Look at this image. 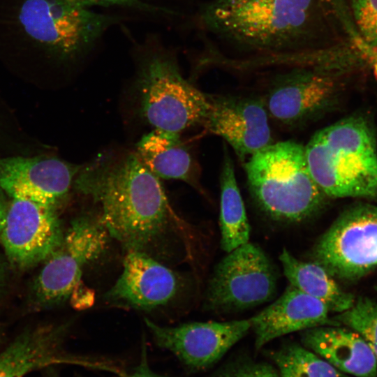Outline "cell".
<instances>
[{
  "instance_id": "1",
  "label": "cell",
  "mask_w": 377,
  "mask_h": 377,
  "mask_svg": "<svg viewBox=\"0 0 377 377\" xmlns=\"http://www.w3.org/2000/svg\"><path fill=\"white\" fill-rule=\"evenodd\" d=\"M195 20L209 60L240 71L311 62L353 45L323 0H208Z\"/></svg>"
},
{
  "instance_id": "2",
  "label": "cell",
  "mask_w": 377,
  "mask_h": 377,
  "mask_svg": "<svg viewBox=\"0 0 377 377\" xmlns=\"http://www.w3.org/2000/svg\"><path fill=\"white\" fill-rule=\"evenodd\" d=\"M73 186L101 207L110 237L127 252L148 253L174 216L159 178L135 151L101 154L81 165Z\"/></svg>"
},
{
  "instance_id": "3",
  "label": "cell",
  "mask_w": 377,
  "mask_h": 377,
  "mask_svg": "<svg viewBox=\"0 0 377 377\" xmlns=\"http://www.w3.org/2000/svg\"><path fill=\"white\" fill-rule=\"evenodd\" d=\"M304 147L310 172L327 198H377L376 141L365 118L342 119Z\"/></svg>"
},
{
  "instance_id": "4",
  "label": "cell",
  "mask_w": 377,
  "mask_h": 377,
  "mask_svg": "<svg viewBox=\"0 0 377 377\" xmlns=\"http://www.w3.org/2000/svg\"><path fill=\"white\" fill-rule=\"evenodd\" d=\"M244 163L253 198L273 220L300 223L325 207L327 197L310 172L302 145L273 142Z\"/></svg>"
},
{
  "instance_id": "5",
  "label": "cell",
  "mask_w": 377,
  "mask_h": 377,
  "mask_svg": "<svg viewBox=\"0 0 377 377\" xmlns=\"http://www.w3.org/2000/svg\"><path fill=\"white\" fill-rule=\"evenodd\" d=\"M134 89L140 117L154 129L180 133L202 124L209 110V95L188 82L175 56L162 48L140 55Z\"/></svg>"
},
{
  "instance_id": "6",
  "label": "cell",
  "mask_w": 377,
  "mask_h": 377,
  "mask_svg": "<svg viewBox=\"0 0 377 377\" xmlns=\"http://www.w3.org/2000/svg\"><path fill=\"white\" fill-rule=\"evenodd\" d=\"M18 18L33 41L62 61L85 55L119 20L67 0H24Z\"/></svg>"
},
{
  "instance_id": "7",
  "label": "cell",
  "mask_w": 377,
  "mask_h": 377,
  "mask_svg": "<svg viewBox=\"0 0 377 377\" xmlns=\"http://www.w3.org/2000/svg\"><path fill=\"white\" fill-rule=\"evenodd\" d=\"M110 238L99 216L82 215L73 220L34 281L35 306L52 307L69 298L84 269L103 254Z\"/></svg>"
},
{
  "instance_id": "8",
  "label": "cell",
  "mask_w": 377,
  "mask_h": 377,
  "mask_svg": "<svg viewBox=\"0 0 377 377\" xmlns=\"http://www.w3.org/2000/svg\"><path fill=\"white\" fill-rule=\"evenodd\" d=\"M275 268L265 251L248 242L223 258L208 281L205 308L228 313L264 304L276 293Z\"/></svg>"
},
{
  "instance_id": "9",
  "label": "cell",
  "mask_w": 377,
  "mask_h": 377,
  "mask_svg": "<svg viewBox=\"0 0 377 377\" xmlns=\"http://www.w3.org/2000/svg\"><path fill=\"white\" fill-rule=\"evenodd\" d=\"M279 69L272 79L265 105L277 121L302 124L318 117L335 102L341 81L350 75L328 64H297Z\"/></svg>"
},
{
  "instance_id": "10",
  "label": "cell",
  "mask_w": 377,
  "mask_h": 377,
  "mask_svg": "<svg viewBox=\"0 0 377 377\" xmlns=\"http://www.w3.org/2000/svg\"><path fill=\"white\" fill-rule=\"evenodd\" d=\"M310 258L334 279L353 281L377 266V206L343 212L319 238Z\"/></svg>"
},
{
  "instance_id": "11",
  "label": "cell",
  "mask_w": 377,
  "mask_h": 377,
  "mask_svg": "<svg viewBox=\"0 0 377 377\" xmlns=\"http://www.w3.org/2000/svg\"><path fill=\"white\" fill-rule=\"evenodd\" d=\"M57 209L27 200L8 202L0 237L15 267L29 269L43 263L59 245L64 230Z\"/></svg>"
},
{
  "instance_id": "12",
  "label": "cell",
  "mask_w": 377,
  "mask_h": 377,
  "mask_svg": "<svg viewBox=\"0 0 377 377\" xmlns=\"http://www.w3.org/2000/svg\"><path fill=\"white\" fill-rule=\"evenodd\" d=\"M156 344L191 369H207L218 362L251 329L249 319L193 322L162 326L145 318Z\"/></svg>"
},
{
  "instance_id": "13",
  "label": "cell",
  "mask_w": 377,
  "mask_h": 377,
  "mask_svg": "<svg viewBox=\"0 0 377 377\" xmlns=\"http://www.w3.org/2000/svg\"><path fill=\"white\" fill-rule=\"evenodd\" d=\"M80 168L55 156L0 157V188L11 199L57 208Z\"/></svg>"
},
{
  "instance_id": "14",
  "label": "cell",
  "mask_w": 377,
  "mask_h": 377,
  "mask_svg": "<svg viewBox=\"0 0 377 377\" xmlns=\"http://www.w3.org/2000/svg\"><path fill=\"white\" fill-rule=\"evenodd\" d=\"M209 98L202 125L227 142L242 162L273 143L264 103L233 96L209 95Z\"/></svg>"
},
{
  "instance_id": "15",
  "label": "cell",
  "mask_w": 377,
  "mask_h": 377,
  "mask_svg": "<svg viewBox=\"0 0 377 377\" xmlns=\"http://www.w3.org/2000/svg\"><path fill=\"white\" fill-rule=\"evenodd\" d=\"M181 288L177 274L143 251H128L123 270L104 295L106 302L138 310L168 304Z\"/></svg>"
},
{
  "instance_id": "16",
  "label": "cell",
  "mask_w": 377,
  "mask_h": 377,
  "mask_svg": "<svg viewBox=\"0 0 377 377\" xmlns=\"http://www.w3.org/2000/svg\"><path fill=\"white\" fill-rule=\"evenodd\" d=\"M329 311L322 302L290 284L277 300L249 319L256 348L294 332L320 326H341L329 317Z\"/></svg>"
},
{
  "instance_id": "17",
  "label": "cell",
  "mask_w": 377,
  "mask_h": 377,
  "mask_svg": "<svg viewBox=\"0 0 377 377\" xmlns=\"http://www.w3.org/2000/svg\"><path fill=\"white\" fill-rule=\"evenodd\" d=\"M302 344L343 373L377 377V359L356 332L341 326H320L302 331Z\"/></svg>"
},
{
  "instance_id": "18",
  "label": "cell",
  "mask_w": 377,
  "mask_h": 377,
  "mask_svg": "<svg viewBox=\"0 0 377 377\" xmlns=\"http://www.w3.org/2000/svg\"><path fill=\"white\" fill-rule=\"evenodd\" d=\"M135 153L159 179L181 180L202 191L200 168L179 133L154 129L138 141Z\"/></svg>"
},
{
  "instance_id": "19",
  "label": "cell",
  "mask_w": 377,
  "mask_h": 377,
  "mask_svg": "<svg viewBox=\"0 0 377 377\" xmlns=\"http://www.w3.org/2000/svg\"><path fill=\"white\" fill-rule=\"evenodd\" d=\"M65 329L43 326L18 336L0 353V377H25L29 373L70 360L60 351Z\"/></svg>"
},
{
  "instance_id": "20",
  "label": "cell",
  "mask_w": 377,
  "mask_h": 377,
  "mask_svg": "<svg viewBox=\"0 0 377 377\" xmlns=\"http://www.w3.org/2000/svg\"><path fill=\"white\" fill-rule=\"evenodd\" d=\"M279 260L290 284L322 302L330 311L339 313L353 306V295L343 290L320 265L300 260L286 248L283 249Z\"/></svg>"
},
{
  "instance_id": "21",
  "label": "cell",
  "mask_w": 377,
  "mask_h": 377,
  "mask_svg": "<svg viewBox=\"0 0 377 377\" xmlns=\"http://www.w3.org/2000/svg\"><path fill=\"white\" fill-rule=\"evenodd\" d=\"M225 149L220 177L221 246L228 253L249 242L251 226L235 176L232 158Z\"/></svg>"
},
{
  "instance_id": "22",
  "label": "cell",
  "mask_w": 377,
  "mask_h": 377,
  "mask_svg": "<svg viewBox=\"0 0 377 377\" xmlns=\"http://www.w3.org/2000/svg\"><path fill=\"white\" fill-rule=\"evenodd\" d=\"M270 357L280 377H350L302 344L285 343Z\"/></svg>"
},
{
  "instance_id": "23",
  "label": "cell",
  "mask_w": 377,
  "mask_h": 377,
  "mask_svg": "<svg viewBox=\"0 0 377 377\" xmlns=\"http://www.w3.org/2000/svg\"><path fill=\"white\" fill-rule=\"evenodd\" d=\"M341 325L358 333L377 359V302L360 297L348 309L333 317Z\"/></svg>"
},
{
  "instance_id": "24",
  "label": "cell",
  "mask_w": 377,
  "mask_h": 377,
  "mask_svg": "<svg viewBox=\"0 0 377 377\" xmlns=\"http://www.w3.org/2000/svg\"><path fill=\"white\" fill-rule=\"evenodd\" d=\"M355 29L371 56L377 61V0H346Z\"/></svg>"
},
{
  "instance_id": "25",
  "label": "cell",
  "mask_w": 377,
  "mask_h": 377,
  "mask_svg": "<svg viewBox=\"0 0 377 377\" xmlns=\"http://www.w3.org/2000/svg\"><path fill=\"white\" fill-rule=\"evenodd\" d=\"M73 3L89 8L98 6H122L144 11L151 14L174 15L177 13L172 10L150 4L143 0H67Z\"/></svg>"
},
{
  "instance_id": "26",
  "label": "cell",
  "mask_w": 377,
  "mask_h": 377,
  "mask_svg": "<svg viewBox=\"0 0 377 377\" xmlns=\"http://www.w3.org/2000/svg\"><path fill=\"white\" fill-rule=\"evenodd\" d=\"M216 377H280L271 364L263 362H245L223 371Z\"/></svg>"
},
{
  "instance_id": "27",
  "label": "cell",
  "mask_w": 377,
  "mask_h": 377,
  "mask_svg": "<svg viewBox=\"0 0 377 377\" xmlns=\"http://www.w3.org/2000/svg\"><path fill=\"white\" fill-rule=\"evenodd\" d=\"M123 377H163L153 371L144 359L140 364L131 374Z\"/></svg>"
},
{
  "instance_id": "28",
  "label": "cell",
  "mask_w": 377,
  "mask_h": 377,
  "mask_svg": "<svg viewBox=\"0 0 377 377\" xmlns=\"http://www.w3.org/2000/svg\"><path fill=\"white\" fill-rule=\"evenodd\" d=\"M6 193L0 188V232L4 225L7 209L8 205V201L7 200Z\"/></svg>"
}]
</instances>
